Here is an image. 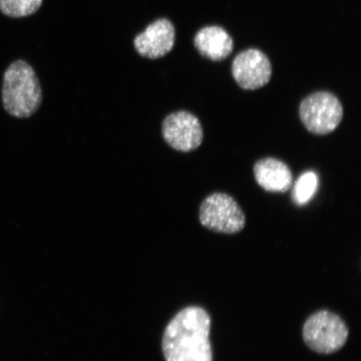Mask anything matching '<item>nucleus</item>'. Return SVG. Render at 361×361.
<instances>
[{"instance_id":"nucleus-7","label":"nucleus","mask_w":361,"mask_h":361,"mask_svg":"<svg viewBox=\"0 0 361 361\" xmlns=\"http://www.w3.org/2000/svg\"><path fill=\"white\" fill-rule=\"evenodd\" d=\"M272 65L267 56L258 49H248L239 53L233 61L234 80L243 90L264 87L272 78Z\"/></svg>"},{"instance_id":"nucleus-9","label":"nucleus","mask_w":361,"mask_h":361,"mask_svg":"<svg viewBox=\"0 0 361 361\" xmlns=\"http://www.w3.org/2000/svg\"><path fill=\"white\" fill-rule=\"evenodd\" d=\"M256 182L269 192H286L292 188L293 178L288 166L274 157H265L254 166Z\"/></svg>"},{"instance_id":"nucleus-2","label":"nucleus","mask_w":361,"mask_h":361,"mask_svg":"<svg viewBox=\"0 0 361 361\" xmlns=\"http://www.w3.org/2000/svg\"><path fill=\"white\" fill-rule=\"evenodd\" d=\"M42 99V87L33 67L23 60L13 61L4 75V110L16 118H28L39 110Z\"/></svg>"},{"instance_id":"nucleus-3","label":"nucleus","mask_w":361,"mask_h":361,"mask_svg":"<svg viewBox=\"0 0 361 361\" xmlns=\"http://www.w3.org/2000/svg\"><path fill=\"white\" fill-rule=\"evenodd\" d=\"M307 346L316 353L329 355L343 348L349 337V329L340 316L326 310L310 316L302 331Z\"/></svg>"},{"instance_id":"nucleus-12","label":"nucleus","mask_w":361,"mask_h":361,"mask_svg":"<svg viewBox=\"0 0 361 361\" xmlns=\"http://www.w3.org/2000/svg\"><path fill=\"white\" fill-rule=\"evenodd\" d=\"M43 0H0V11L11 18H24L39 10Z\"/></svg>"},{"instance_id":"nucleus-4","label":"nucleus","mask_w":361,"mask_h":361,"mask_svg":"<svg viewBox=\"0 0 361 361\" xmlns=\"http://www.w3.org/2000/svg\"><path fill=\"white\" fill-rule=\"evenodd\" d=\"M299 113L302 123L310 133L324 135L333 133L340 126L344 110L335 94L318 92L301 102Z\"/></svg>"},{"instance_id":"nucleus-11","label":"nucleus","mask_w":361,"mask_h":361,"mask_svg":"<svg viewBox=\"0 0 361 361\" xmlns=\"http://www.w3.org/2000/svg\"><path fill=\"white\" fill-rule=\"evenodd\" d=\"M319 186V178L314 171H309L297 179L293 188L292 197L297 205L303 206L314 196Z\"/></svg>"},{"instance_id":"nucleus-6","label":"nucleus","mask_w":361,"mask_h":361,"mask_svg":"<svg viewBox=\"0 0 361 361\" xmlns=\"http://www.w3.org/2000/svg\"><path fill=\"white\" fill-rule=\"evenodd\" d=\"M161 133L171 148L182 152L196 150L203 140L200 119L186 111L171 113L166 116L161 125Z\"/></svg>"},{"instance_id":"nucleus-1","label":"nucleus","mask_w":361,"mask_h":361,"mask_svg":"<svg viewBox=\"0 0 361 361\" xmlns=\"http://www.w3.org/2000/svg\"><path fill=\"white\" fill-rule=\"evenodd\" d=\"M211 322L200 306H188L176 314L162 337L166 361H213Z\"/></svg>"},{"instance_id":"nucleus-5","label":"nucleus","mask_w":361,"mask_h":361,"mask_svg":"<svg viewBox=\"0 0 361 361\" xmlns=\"http://www.w3.org/2000/svg\"><path fill=\"white\" fill-rule=\"evenodd\" d=\"M203 227L224 234H236L245 227L246 216L241 207L228 194L215 192L207 197L200 209Z\"/></svg>"},{"instance_id":"nucleus-8","label":"nucleus","mask_w":361,"mask_h":361,"mask_svg":"<svg viewBox=\"0 0 361 361\" xmlns=\"http://www.w3.org/2000/svg\"><path fill=\"white\" fill-rule=\"evenodd\" d=\"M175 27L169 20H157L135 36L134 47L140 56L156 60L168 55L175 44Z\"/></svg>"},{"instance_id":"nucleus-10","label":"nucleus","mask_w":361,"mask_h":361,"mask_svg":"<svg viewBox=\"0 0 361 361\" xmlns=\"http://www.w3.org/2000/svg\"><path fill=\"white\" fill-rule=\"evenodd\" d=\"M200 55L213 61L225 60L233 51V40L222 27L212 25L201 29L194 37Z\"/></svg>"}]
</instances>
